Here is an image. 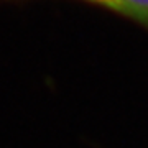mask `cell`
I'll return each instance as SVG.
<instances>
[{
  "label": "cell",
  "instance_id": "6da1fadb",
  "mask_svg": "<svg viewBox=\"0 0 148 148\" xmlns=\"http://www.w3.org/2000/svg\"><path fill=\"white\" fill-rule=\"evenodd\" d=\"M12 2V0H2ZM135 21L148 30V0H82Z\"/></svg>",
  "mask_w": 148,
  "mask_h": 148
}]
</instances>
